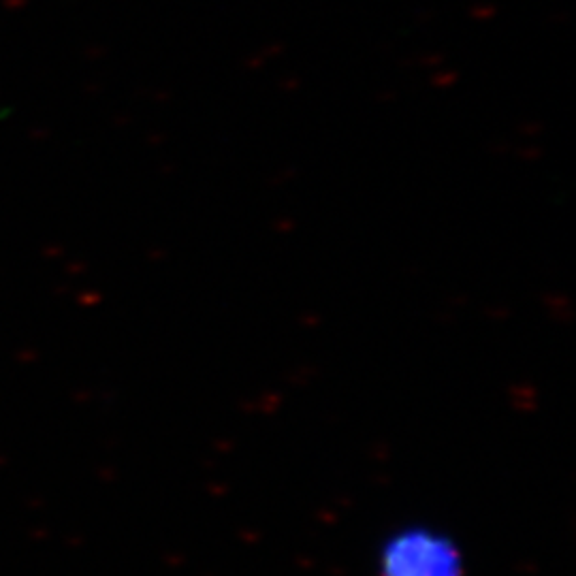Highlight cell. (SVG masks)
<instances>
[{
    "label": "cell",
    "mask_w": 576,
    "mask_h": 576,
    "mask_svg": "<svg viewBox=\"0 0 576 576\" xmlns=\"http://www.w3.org/2000/svg\"><path fill=\"white\" fill-rule=\"evenodd\" d=\"M387 576H457L459 564L453 547L434 534H406L384 551Z\"/></svg>",
    "instance_id": "1"
}]
</instances>
